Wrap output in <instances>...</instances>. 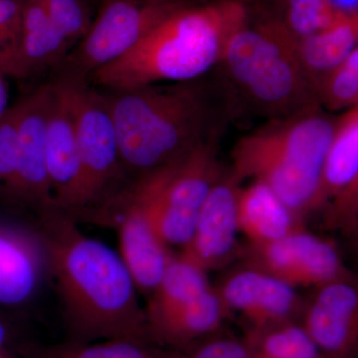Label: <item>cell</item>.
I'll use <instances>...</instances> for the list:
<instances>
[{
	"label": "cell",
	"instance_id": "obj_10",
	"mask_svg": "<svg viewBox=\"0 0 358 358\" xmlns=\"http://www.w3.org/2000/svg\"><path fill=\"white\" fill-rule=\"evenodd\" d=\"M53 85H41L17 102L18 167L7 201L39 214L55 206L46 164V136Z\"/></svg>",
	"mask_w": 358,
	"mask_h": 358
},
{
	"label": "cell",
	"instance_id": "obj_31",
	"mask_svg": "<svg viewBox=\"0 0 358 358\" xmlns=\"http://www.w3.org/2000/svg\"><path fill=\"white\" fill-rule=\"evenodd\" d=\"M13 343V331L6 317L0 313V355H7Z\"/></svg>",
	"mask_w": 358,
	"mask_h": 358
},
{
	"label": "cell",
	"instance_id": "obj_1",
	"mask_svg": "<svg viewBox=\"0 0 358 358\" xmlns=\"http://www.w3.org/2000/svg\"><path fill=\"white\" fill-rule=\"evenodd\" d=\"M39 215L70 341L122 339L154 345L138 289L121 255L86 236L62 209L53 207Z\"/></svg>",
	"mask_w": 358,
	"mask_h": 358
},
{
	"label": "cell",
	"instance_id": "obj_28",
	"mask_svg": "<svg viewBox=\"0 0 358 358\" xmlns=\"http://www.w3.org/2000/svg\"><path fill=\"white\" fill-rule=\"evenodd\" d=\"M18 167V107L11 106L0 119V199H8Z\"/></svg>",
	"mask_w": 358,
	"mask_h": 358
},
{
	"label": "cell",
	"instance_id": "obj_2",
	"mask_svg": "<svg viewBox=\"0 0 358 358\" xmlns=\"http://www.w3.org/2000/svg\"><path fill=\"white\" fill-rule=\"evenodd\" d=\"M103 94L117 129L122 169L138 176L185 157L204 141L221 138L237 119L218 78Z\"/></svg>",
	"mask_w": 358,
	"mask_h": 358
},
{
	"label": "cell",
	"instance_id": "obj_34",
	"mask_svg": "<svg viewBox=\"0 0 358 358\" xmlns=\"http://www.w3.org/2000/svg\"><path fill=\"white\" fill-rule=\"evenodd\" d=\"M237 1L242 2V3L246 4L247 6V4L251 3V2L256 1V0H237Z\"/></svg>",
	"mask_w": 358,
	"mask_h": 358
},
{
	"label": "cell",
	"instance_id": "obj_30",
	"mask_svg": "<svg viewBox=\"0 0 358 358\" xmlns=\"http://www.w3.org/2000/svg\"><path fill=\"white\" fill-rule=\"evenodd\" d=\"M181 358H250L243 338L217 334L183 350Z\"/></svg>",
	"mask_w": 358,
	"mask_h": 358
},
{
	"label": "cell",
	"instance_id": "obj_13",
	"mask_svg": "<svg viewBox=\"0 0 358 358\" xmlns=\"http://www.w3.org/2000/svg\"><path fill=\"white\" fill-rule=\"evenodd\" d=\"M242 182L223 169L199 212L189 241L180 255L205 272L219 270L239 258L238 196Z\"/></svg>",
	"mask_w": 358,
	"mask_h": 358
},
{
	"label": "cell",
	"instance_id": "obj_8",
	"mask_svg": "<svg viewBox=\"0 0 358 358\" xmlns=\"http://www.w3.org/2000/svg\"><path fill=\"white\" fill-rule=\"evenodd\" d=\"M74 117L85 182V209L102 197L124 171L114 119L103 92L88 80L61 74Z\"/></svg>",
	"mask_w": 358,
	"mask_h": 358
},
{
	"label": "cell",
	"instance_id": "obj_3",
	"mask_svg": "<svg viewBox=\"0 0 358 358\" xmlns=\"http://www.w3.org/2000/svg\"><path fill=\"white\" fill-rule=\"evenodd\" d=\"M246 4L214 0L182 7L131 53L89 80L107 90L201 79L217 69L233 35L249 20Z\"/></svg>",
	"mask_w": 358,
	"mask_h": 358
},
{
	"label": "cell",
	"instance_id": "obj_22",
	"mask_svg": "<svg viewBox=\"0 0 358 358\" xmlns=\"http://www.w3.org/2000/svg\"><path fill=\"white\" fill-rule=\"evenodd\" d=\"M358 13V0H275L267 14L296 40Z\"/></svg>",
	"mask_w": 358,
	"mask_h": 358
},
{
	"label": "cell",
	"instance_id": "obj_25",
	"mask_svg": "<svg viewBox=\"0 0 358 358\" xmlns=\"http://www.w3.org/2000/svg\"><path fill=\"white\" fill-rule=\"evenodd\" d=\"M320 106L339 114L358 102V45L317 84Z\"/></svg>",
	"mask_w": 358,
	"mask_h": 358
},
{
	"label": "cell",
	"instance_id": "obj_27",
	"mask_svg": "<svg viewBox=\"0 0 358 358\" xmlns=\"http://www.w3.org/2000/svg\"><path fill=\"white\" fill-rule=\"evenodd\" d=\"M49 20L73 47L86 36L92 23L91 11L84 0H42Z\"/></svg>",
	"mask_w": 358,
	"mask_h": 358
},
{
	"label": "cell",
	"instance_id": "obj_15",
	"mask_svg": "<svg viewBox=\"0 0 358 358\" xmlns=\"http://www.w3.org/2000/svg\"><path fill=\"white\" fill-rule=\"evenodd\" d=\"M48 277V252L39 228L0 219V308L25 307Z\"/></svg>",
	"mask_w": 358,
	"mask_h": 358
},
{
	"label": "cell",
	"instance_id": "obj_9",
	"mask_svg": "<svg viewBox=\"0 0 358 358\" xmlns=\"http://www.w3.org/2000/svg\"><path fill=\"white\" fill-rule=\"evenodd\" d=\"M239 258L296 289H313L355 273L333 243L303 228L268 243H247Z\"/></svg>",
	"mask_w": 358,
	"mask_h": 358
},
{
	"label": "cell",
	"instance_id": "obj_26",
	"mask_svg": "<svg viewBox=\"0 0 358 358\" xmlns=\"http://www.w3.org/2000/svg\"><path fill=\"white\" fill-rule=\"evenodd\" d=\"M27 0H0V74L20 79V47Z\"/></svg>",
	"mask_w": 358,
	"mask_h": 358
},
{
	"label": "cell",
	"instance_id": "obj_5",
	"mask_svg": "<svg viewBox=\"0 0 358 358\" xmlns=\"http://www.w3.org/2000/svg\"><path fill=\"white\" fill-rule=\"evenodd\" d=\"M336 115L317 106L264 122L233 145L231 173L240 182L267 185L303 221L317 212Z\"/></svg>",
	"mask_w": 358,
	"mask_h": 358
},
{
	"label": "cell",
	"instance_id": "obj_6",
	"mask_svg": "<svg viewBox=\"0 0 358 358\" xmlns=\"http://www.w3.org/2000/svg\"><path fill=\"white\" fill-rule=\"evenodd\" d=\"M221 138L197 145L185 157L138 176L131 186L167 246L185 247L199 212L224 167Z\"/></svg>",
	"mask_w": 358,
	"mask_h": 358
},
{
	"label": "cell",
	"instance_id": "obj_4",
	"mask_svg": "<svg viewBox=\"0 0 358 358\" xmlns=\"http://www.w3.org/2000/svg\"><path fill=\"white\" fill-rule=\"evenodd\" d=\"M215 71L237 117L248 114L266 122L320 106L296 39L270 16L254 20L250 15Z\"/></svg>",
	"mask_w": 358,
	"mask_h": 358
},
{
	"label": "cell",
	"instance_id": "obj_12",
	"mask_svg": "<svg viewBox=\"0 0 358 358\" xmlns=\"http://www.w3.org/2000/svg\"><path fill=\"white\" fill-rule=\"evenodd\" d=\"M300 322L322 358H358V274L313 289Z\"/></svg>",
	"mask_w": 358,
	"mask_h": 358
},
{
	"label": "cell",
	"instance_id": "obj_23",
	"mask_svg": "<svg viewBox=\"0 0 358 358\" xmlns=\"http://www.w3.org/2000/svg\"><path fill=\"white\" fill-rule=\"evenodd\" d=\"M242 338L250 358H322L300 322L247 331Z\"/></svg>",
	"mask_w": 358,
	"mask_h": 358
},
{
	"label": "cell",
	"instance_id": "obj_17",
	"mask_svg": "<svg viewBox=\"0 0 358 358\" xmlns=\"http://www.w3.org/2000/svg\"><path fill=\"white\" fill-rule=\"evenodd\" d=\"M301 220L267 185L250 181L238 196L239 232L247 243L265 244L300 229Z\"/></svg>",
	"mask_w": 358,
	"mask_h": 358
},
{
	"label": "cell",
	"instance_id": "obj_7",
	"mask_svg": "<svg viewBox=\"0 0 358 358\" xmlns=\"http://www.w3.org/2000/svg\"><path fill=\"white\" fill-rule=\"evenodd\" d=\"M192 0H105L86 36L68 54L62 74L89 80L131 53L169 16Z\"/></svg>",
	"mask_w": 358,
	"mask_h": 358
},
{
	"label": "cell",
	"instance_id": "obj_35",
	"mask_svg": "<svg viewBox=\"0 0 358 358\" xmlns=\"http://www.w3.org/2000/svg\"><path fill=\"white\" fill-rule=\"evenodd\" d=\"M0 358H9L8 355H0Z\"/></svg>",
	"mask_w": 358,
	"mask_h": 358
},
{
	"label": "cell",
	"instance_id": "obj_29",
	"mask_svg": "<svg viewBox=\"0 0 358 358\" xmlns=\"http://www.w3.org/2000/svg\"><path fill=\"white\" fill-rule=\"evenodd\" d=\"M322 225L327 230L346 236L358 221V171L326 205L322 211Z\"/></svg>",
	"mask_w": 358,
	"mask_h": 358
},
{
	"label": "cell",
	"instance_id": "obj_16",
	"mask_svg": "<svg viewBox=\"0 0 358 358\" xmlns=\"http://www.w3.org/2000/svg\"><path fill=\"white\" fill-rule=\"evenodd\" d=\"M53 96L46 136V164L55 206L68 213L84 210L83 166L67 91L52 82Z\"/></svg>",
	"mask_w": 358,
	"mask_h": 358
},
{
	"label": "cell",
	"instance_id": "obj_11",
	"mask_svg": "<svg viewBox=\"0 0 358 358\" xmlns=\"http://www.w3.org/2000/svg\"><path fill=\"white\" fill-rule=\"evenodd\" d=\"M230 315L259 331L289 322H300L303 301L296 288L257 268L242 266L224 275L215 287Z\"/></svg>",
	"mask_w": 358,
	"mask_h": 358
},
{
	"label": "cell",
	"instance_id": "obj_33",
	"mask_svg": "<svg viewBox=\"0 0 358 358\" xmlns=\"http://www.w3.org/2000/svg\"><path fill=\"white\" fill-rule=\"evenodd\" d=\"M348 241V250L352 256L358 261V221L355 224V227L345 237Z\"/></svg>",
	"mask_w": 358,
	"mask_h": 358
},
{
	"label": "cell",
	"instance_id": "obj_19",
	"mask_svg": "<svg viewBox=\"0 0 358 358\" xmlns=\"http://www.w3.org/2000/svg\"><path fill=\"white\" fill-rule=\"evenodd\" d=\"M358 171V102L336 115L317 196V212L348 183Z\"/></svg>",
	"mask_w": 358,
	"mask_h": 358
},
{
	"label": "cell",
	"instance_id": "obj_21",
	"mask_svg": "<svg viewBox=\"0 0 358 358\" xmlns=\"http://www.w3.org/2000/svg\"><path fill=\"white\" fill-rule=\"evenodd\" d=\"M206 272L179 255L171 257L164 277L145 308L147 320H154L197 300L212 288Z\"/></svg>",
	"mask_w": 358,
	"mask_h": 358
},
{
	"label": "cell",
	"instance_id": "obj_18",
	"mask_svg": "<svg viewBox=\"0 0 358 358\" xmlns=\"http://www.w3.org/2000/svg\"><path fill=\"white\" fill-rule=\"evenodd\" d=\"M73 48L49 20L42 0H27L21 28L20 79L62 65Z\"/></svg>",
	"mask_w": 358,
	"mask_h": 358
},
{
	"label": "cell",
	"instance_id": "obj_14",
	"mask_svg": "<svg viewBox=\"0 0 358 358\" xmlns=\"http://www.w3.org/2000/svg\"><path fill=\"white\" fill-rule=\"evenodd\" d=\"M108 222L119 231L122 261L133 278L136 289L150 296L159 286L171 256L169 246L148 217L145 206L131 186L110 200Z\"/></svg>",
	"mask_w": 358,
	"mask_h": 358
},
{
	"label": "cell",
	"instance_id": "obj_20",
	"mask_svg": "<svg viewBox=\"0 0 358 358\" xmlns=\"http://www.w3.org/2000/svg\"><path fill=\"white\" fill-rule=\"evenodd\" d=\"M357 45L358 13L296 40L299 56L317 86Z\"/></svg>",
	"mask_w": 358,
	"mask_h": 358
},
{
	"label": "cell",
	"instance_id": "obj_24",
	"mask_svg": "<svg viewBox=\"0 0 358 358\" xmlns=\"http://www.w3.org/2000/svg\"><path fill=\"white\" fill-rule=\"evenodd\" d=\"M26 352L28 358H181L182 355L180 350L122 339L88 343L69 341Z\"/></svg>",
	"mask_w": 358,
	"mask_h": 358
},
{
	"label": "cell",
	"instance_id": "obj_32",
	"mask_svg": "<svg viewBox=\"0 0 358 358\" xmlns=\"http://www.w3.org/2000/svg\"><path fill=\"white\" fill-rule=\"evenodd\" d=\"M6 76L0 74V119L6 115L8 110L9 105V88L7 84Z\"/></svg>",
	"mask_w": 358,
	"mask_h": 358
}]
</instances>
